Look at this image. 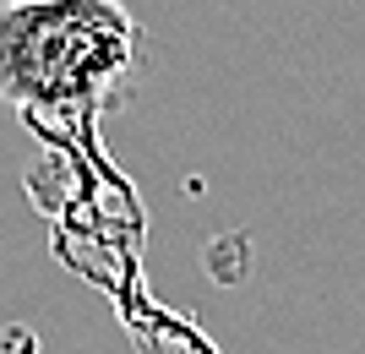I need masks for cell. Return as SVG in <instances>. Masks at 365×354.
I'll return each instance as SVG.
<instances>
[{"mask_svg":"<svg viewBox=\"0 0 365 354\" xmlns=\"http://www.w3.org/2000/svg\"><path fill=\"white\" fill-rule=\"evenodd\" d=\"M142 28L120 0H0V98L38 131H82L120 104Z\"/></svg>","mask_w":365,"mask_h":354,"instance_id":"6da1fadb","label":"cell"}]
</instances>
